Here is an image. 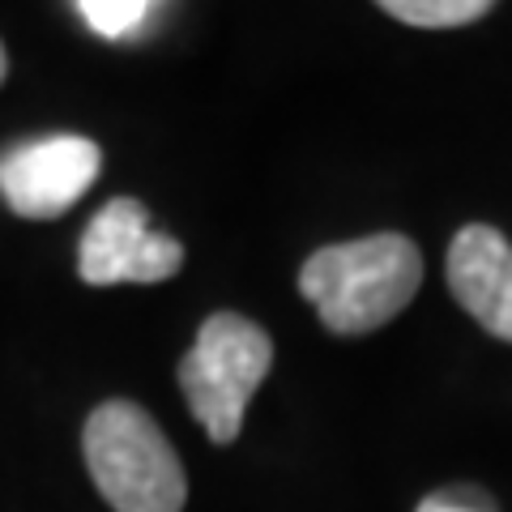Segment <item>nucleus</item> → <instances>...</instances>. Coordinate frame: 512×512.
Here are the masks:
<instances>
[{"instance_id": "1", "label": "nucleus", "mask_w": 512, "mask_h": 512, "mask_svg": "<svg viewBox=\"0 0 512 512\" xmlns=\"http://www.w3.org/2000/svg\"><path fill=\"white\" fill-rule=\"evenodd\" d=\"M423 282V256L414 239L397 231L363 235L350 244H329L312 252L299 269V291L342 338H359L389 325L410 308Z\"/></svg>"}, {"instance_id": "2", "label": "nucleus", "mask_w": 512, "mask_h": 512, "mask_svg": "<svg viewBox=\"0 0 512 512\" xmlns=\"http://www.w3.org/2000/svg\"><path fill=\"white\" fill-rule=\"evenodd\" d=\"M86 466L116 512H180L188 500L184 466L137 402H103L86 419Z\"/></svg>"}, {"instance_id": "3", "label": "nucleus", "mask_w": 512, "mask_h": 512, "mask_svg": "<svg viewBox=\"0 0 512 512\" xmlns=\"http://www.w3.org/2000/svg\"><path fill=\"white\" fill-rule=\"evenodd\" d=\"M274 367V342L256 320L218 312L197 329V342L180 359V389L192 419L214 444H231L244 427L252 393Z\"/></svg>"}, {"instance_id": "4", "label": "nucleus", "mask_w": 512, "mask_h": 512, "mask_svg": "<svg viewBox=\"0 0 512 512\" xmlns=\"http://www.w3.org/2000/svg\"><path fill=\"white\" fill-rule=\"evenodd\" d=\"M103 150L90 137L56 133L39 137L0 158V197L18 218H60L99 180Z\"/></svg>"}, {"instance_id": "5", "label": "nucleus", "mask_w": 512, "mask_h": 512, "mask_svg": "<svg viewBox=\"0 0 512 512\" xmlns=\"http://www.w3.org/2000/svg\"><path fill=\"white\" fill-rule=\"evenodd\" d=\"M184 244L150 227L146 205L133 197L107 201L82 235V256L77 274L90 286L116 282H167L180 274Z\"/></svg>"}, {"instance_id": "6", "label": "nucleus", "mask_w": 512, "mask_h": 512, "mask_svg": "<svg viewBox=\"0 0 512 512\" xmlns=\"http://www.w3.org/2000/svg\"><path fill=\"white\" fill-rule=\"evenodd\" d=\"M448 286L487 333L512 342V244L500 231L487 222H470L453 235Z\"/></svg>"}, {"instance_id": "7", "label": "nucleus", "mask_w": 512, "mask_h": 512, "mask_svg": "<svg viewBox=\"0 0 512 512\" xmlns=\"http://www.w3.org/2000/svg\"><path fill=\"white\" fill-rule=\"evenodd\" d=\"M380 9L389 13V18H397V22L427 26V30L466 26V22H478L483 13H491L487 0H384Z\"/></svg>"}, {"instance_id": "8", "label": "nucleus", "mask_w": 512, "mask_h": 512, "mask_svg": "<svg viewBox=\"0 0 512 512\" xmlns=\"http://www.w3.org/2000/svg\"><path fill=\"white\" fill-rule=\"evenodd\" d=\"M77 13L86 18V26L94 35L124 43L150 22L154 5L150 0H77Z\"/></svg>"}, {"instance_id": "9", "label": "nucleus", "mask_w": 512, "mask_h": 512, "mask_svg": "<svg viewBox=\"0 0 512 512\" xmlns=\"http://www.w3.org/2000/svg\"><path fill=\"white\" fill-rule=\"evenodd\" d=\"M414 512H495V504H491V495L478 487H448V491L427 495Z\"/></svg>"}, {"instance_id": "10", "label": "nucleus", "mask_w": 512, "mask_h": 512, "mask_svg": "<svg viewBox=\"0 0 512 512\" xmlns=\"http://www.w3.org/2000/svg\"><path fill=\"white\" fill-rule=\"evenodd\" d=\"M5 73H9V60H5V47H0V82H5Z\"/></svg>"}]
</instances>
